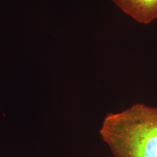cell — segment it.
Masks as SVG:
<instances>
[{
    "label": "cell",
    "mask_w": 157,
    "mask_h": 157,
    "mask_svg": "<svg viewBox=\"0 0 157 157\" xmlns=\"http://www.w3.org/2000/svg\"><path fill=\"white\" fill-rule=\"evenodd\" d=\"M99 133L114 157H157V108L137 103L109 113Z\"/></svg>",
    "instance_id": "1"
},
{
    "label": "cell",
    "mask_w": 157,
    "mask_h": 157,
    "mask_svg": "<svg viewBox=\"0 0 157 157\" xmlns=\"http://www.w3.org/2000/svg\"><path fill=\"white\" fill-rule=\"evenodd\" d=\"M138 23L148 24L157 19V0H111Z\"/></svg>",
    "instance_id": "2"
}]
</instances>
